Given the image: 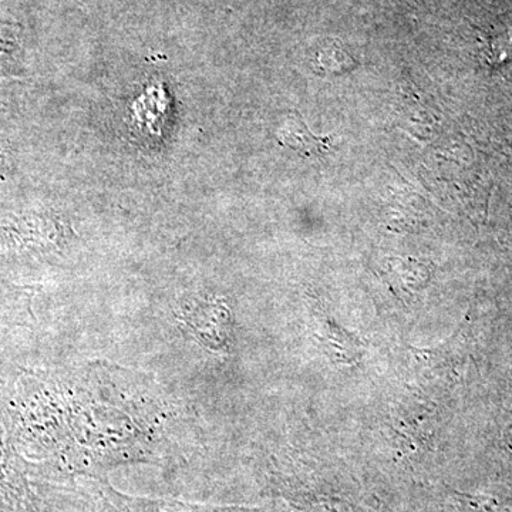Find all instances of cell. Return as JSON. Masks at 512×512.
<instances>
[{
	"label": "cell",
	"instance_id": "obj_1",
	"mask_svg": "<svg viewBox=\"0 0 512 512\" xmlns=\"http://www.w3.org/2000/svg\"><path fill=\"white\" fill-rule=\"evenodd\" d=\"M276 137L284 146L292 148L306 157L329 153L330 147H332V138L318 137L312 134L299 116L288 117L279 128Z\"/></svg>",
	"mask_w": 512,
	"mask_h": 512
}]
</instances>
